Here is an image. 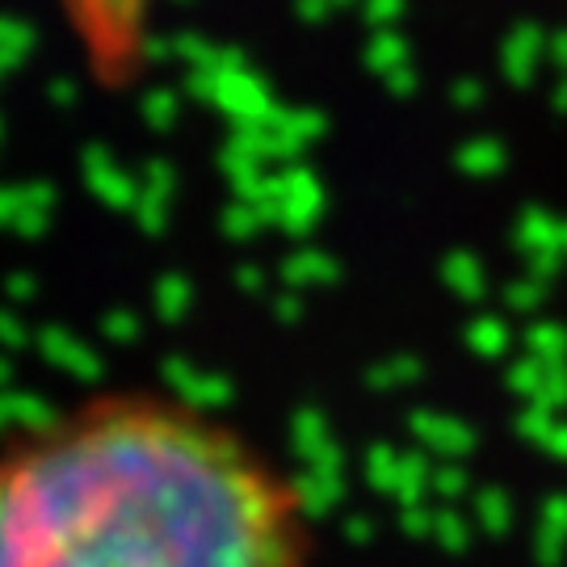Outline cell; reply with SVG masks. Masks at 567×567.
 Wrapping results in <instances>:
<instances>
[{"label":"cell","mask_w":567,"mask_h":567,"mask_svg":"<svg viewBox=\"0 0 567 567\" xmlns=\"http://www.w3.org/2000/svg\"><path fill=\"white\" fill-rule=\"evenodd\" d=\"M0 567H320V517L227 416L122 386L0 437Z\"/></svg>","instance_id":"cell-1"}]
</instances>
